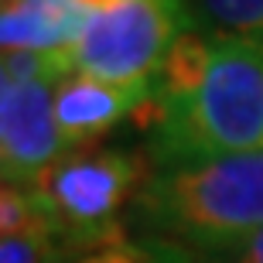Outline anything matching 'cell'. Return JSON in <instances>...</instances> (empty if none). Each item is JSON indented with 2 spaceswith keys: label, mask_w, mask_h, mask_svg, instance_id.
<instances>
[{
  "label": "cell",
  "mask_w": 263,
  "mask_h": 263,
  "mask_svg": "<svg viewBox=\"0 0 263 263\" xmlns=\"http://www.w3.org/2000/svg\"><path fill=\"white\" fill-rule=\"evenodd\" d=\"M79 263H151L144 253H137V250H130V246H106V250H96L92 256H86V260Z\"/></svg>",
  "instance_id": "cell-11"
},
{
  "label": "cell",
  "mask_w": 263,
  "mask_h": 263,
  "mask_svg": "<svg viewBox=\"0 0 263 263\" xmlns=\"http://www.w3.org/2000/svg\"><path fill=\"white\" fill-rule=\"evenodd\" d=\"M62 134L55 123V82H14L0 103V147L7 181H34L38 171L62 157Z\"/></svg>",
  "instance_id": "cell-5"
},
{
  "label": "cell",
  "mask_w": 263,
  "mask_h": 263,
  "mask_svg": "<svg viewBox=\"0 0 263 263\" xmlns=\"http://www.w3.org/2000/svg\"><path fill=\"white\" fill-rule=\"evenodd\" d=\"M151 89H130V86H113L92 76H76L62 79L55 86V123L65 144H82L92 137L106 134L120 117H127L140 106V99Z\"/></svg>",
  "instance_id": "cell-6"
},
{
  "label": "cell",
  "mask_w": 263,
  "mask_h": 263,
  "mask_svg": "<svg viewBox=\"0 0 263 263\" xmlns=\"http://www.w3.org/2000/svg\"><path fill=\"white\" fill-rule=\"evenodd\" d=\"M144 164L120 151H76L34 175L31 192L55 236L82 246H120L117 209L140 185Z\"/></svg>",
  "instance_id": "cell-3"
},
{
  "label": "cell",
  "mask_w": 263,
  "mask_h": 263,
  "mask_svg": "<svg viewBox=\"0 0 263 263\" xmlns=\"http://www.w3.org/2000/svg\"><path fill=\"white\" fill-rule=\"evenodd\" d=\"M7 171V161H4V147H0V175Z\"/></svg>",
  "instance_id": "cell-15"
},
{
  "label": "cell",
  "mask_w": 263,
  "mask_h": 263,
  "mask_svg": "<svg viewBox=\"0 0 263 263\" xmlns=\"http://www.w3.org/2000/svg\"><path fill=\"white\" fill-rule=\"evenodd\" d=\"M10 86H14V82H10L7 68H4V59H0V103H4V96H7V92H10Z\"/></svg>",
  "instance_id": "cell-13"
},
{
  "label": "cell",
  "mask_w": 263,
  "mask_h": 263,
  "mask_svg": "<svg viewBox=\"0 0 263 263\" xmlns=\"http://www.w3.org/2000/svg\"><path fill=\"white\" fill-rule=\"evenodd\" d=\"M14 4H17V0H0V10H4V7H14Z\"/></svg>",
  "instance_id": "cell-16"
},
{
  "label": "cell",
  "mask_w": 263,
  "mask_h": 263,
  "mask_svg": "<svg viewBox=\"0 0 263 263\" xmlns=\"http://www.w3.org/2000/svg\"><path fill=\"white\" fill-rule=\"evenodd\" d=\"M51 243L48 239H4L0 263H45Z\"/></svg>",
  "instance_id": "cell-10"
},
{
  "label": "cell",
  "mask_w": 263,
  "mask_h": 263,
  "mask_svg": "<svg viewBox=\"0 0 263 263\" xmlns=\"http://www.w3.org/2000/svg\"><path fill=\"white\" fill-rule=\"evenodd\" d=\"M89 10H103V7H113V4H123V0H82Z\"/></svg>",
  "instance_id": "cell-14"
},
{
  "label": "cell",
  "mask_w": 263,
  "mask_h": 263,
  "mask_svg": "<svg viewBox=\"0 0 263 263\" xmlns=\"http://www.w3.org/2000/svg\"><path fill=\"white\" fill-rule=\"evenodd\" d=\"M233 263H263V229L236 243V260Z\"/></svg>",
  "instance_id": "cell-12"
},
{
  "label": "cell",
  "mask_w": 263,
  "mask_h": 263,
  "mask_svg": "<svg viewBox=\"0 0 263 263\" xmlns=\"http://www.w3.org/2000/svg\"><path fill=\"white\" fill-rule=\"evenodd\" d=\"M154 134L161 157L175 167L263 151V41L215 34L202 86L161 106Z\"/></svg>",
  "instance_id": "cell-1"
},
{
  "label": "cell",
  "mask_w": 263,
  "mask_h": 263,
  "mask_svg": "<svg viewBox=\"0 0 263 263\" xmlns=\"http://www.w3.org/2000/svg\"><path fill=\"white\" fill-rule=\"evenodd\" d=\"M144 212L202 243H239L263 229V151L178 164L147 181Z\"/></svg>",
  "instance_id": "cell-2"
},
{
  "label": "cell",
  "mask_w": 263,
  "mask_h": 263,
  "mask_svg": "<svg viewBox=\"0 0 263 263\" xmlns=\"http://www.w3.org/2000/svg\"><path fill=\"white\" fill-rule=\"evenodd\" d=\"M198 7L229 34H263V0H198Z\"/></svg>",
  "instance_id": "cell-9"
},
{
  "label": "cell",
  "mask_w": 263,
  "mask_h": 263,
  "mask_svg": "<svg viewBox=\"0 0 263 263\" xmlns=\"http://www.w3.org/2000/svg\"><path fill=\"white\" fill-rule=\"evenodd\" d=\"M4 239H55V229L31 185L7 178H0V243Z\"/></svg>",
  "instance_id": "cell-8"
},
{
  "label": "cell",
  "mask_w": 263,
  "mask_h": 263,
  "mask_svg": "<svg viewBox=\"0 0 263 263\" xmlns=\"http://www.w3.org/2000/svg\"><path fill=\"white\" fill-rule=\"evenodd\" d=\"M89 14L82 0H17L0 10V51H68Z\"/></svg>",
  "instance_id": "cell-7"
},
{
  "label": "cell",
  "mask_w": 263,
  "mask_h": 263,
  "mask_svg": "<svg viewBox=\"0 0 263 263\" xmlns=\"http://www.w3.org/2000/svg\"><path fill=\"white\" fill-rule=\"evenodd\" d=\"M178 0H123L92 10L72 45L76 72L113 86L151 89L167 48L181 34Z\"/></svg>",
  "instance_id": "cell-4"
}]
</instances>
